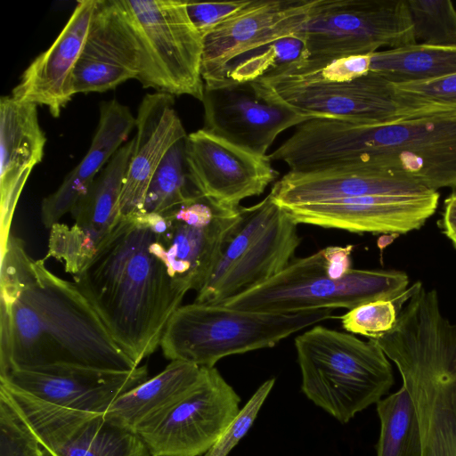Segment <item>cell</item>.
<instances>
[{"mask_svg":"<svg viewBox=\"0 0 456 456\" xmlns=\"http://www.w3.org/2000/svg\"><path fill=\"white\" fill-rule=\"evenodd\" d=\"M45 263L12 234L1 245L0 378L57 366L135 370L76 284Z\"/></svg>","mask_w":456,"mask_h":456,"instance_id":"1","label":"cell"},{"mask_svg":"<svg viewBox=\"0 0 456 456\" xmlns=\"http://www.w3.org/2000/svg\"><path fill=\"white\" fill-rule=\"evenodd\" d=\"M281 154L294 172L362 168L431 191L456 189V117L381 125L312 118L297 126Z\"/></svg>","mask_w":456,"mask_h":456,"instance_id":"2","label":"cell"},{"mask_svg":"<svg viewBox=\"0 0 456 456\" xmlns=\"http://www.w3.org/2000/svg\"><path fill=\"white\" fill-rule=\"evenodd\" d=\"M154 237L145 214L119 218L74 283L117 345L137 365L160 345L185 292L151 249Z\"/></svg>","mask_w":456,"mask_h":456,"instance_id":"3","label":"cell"},{"mask_svg":"<svg viewBox=\"0 0 456 456\" xmlns=\"http://www.w3.org/2000/svg\"><path fill=\"white\" fill-rule=\"evenodd\" d=\"M370 339L401 374L415 408L422 456H456V323L442 314L436 291L415 294L395 327Z\"/></svg>","mask_w":456,"mask_h":456,"instance_id":"4","label":"cell"},{"mask_svg":"<svg viewBox=\"0 0 456 456\" xmlns=\"http://www.w3.org/2000/svg\"><path fill=\"white\" fill-rule=\"evenodd\" d=\"M302 391L339 422L377 403L394 384L388 358L372 339L322 325L295 339Z\"/></svg>","mask_w":456,"mask_h":456,"instance_id":"5","label":"cell"},{"mask_svg":"<svg viewBox=\"0 0 456 456\" xmlns=\"http://www.w3.org/2000/svg\"><path fill=\"white\" fill-rule=\"evenodd\" d=\"M332 314L333 309L271 313L193 302L173 314L159 346L170 361L210 368L228 355L273 347Z\"/></svg>","mask_w":456,"mask_h":456,"instance_id":"6","label":"cell"},{"mask_svg":"<svg viewBox=\"0 0 456 456\" xmlns=\"http://www.w3.org/2000/svg\"><path fill=\"white\" fill-rule=\"evenodd\" d=\"M408 275L395 270L351 269L344 277L328 273L322 249L293 259L267 281L221 304L227 307L293 313L343 307L351 310L376 300H409L422 286L407 289Z\"/></svg>","mask_w":456,"mask_h":456,"instance_id":"7","label":"cell"},{"mask_svg":"<svg viewBox=\"0 0 456 456\" xmlns=\"http://www.w3.org/2000/svg\"><path fill=\"white\" fill-rule=\"evenodd\" d=\"M227 236L194 302L221 304L275 276L292 261L301 239L297 224L269 193L248 208Z\"/></svg>","mask_w":456,"mask_h":456,"instance_id":"8","label":"cell"},{"mask_svg":"<svg viewBox=\"0 0 456 456\" xmlns=\"http://www.w3.org/2000/svg\"><path fill=\"white\" fill-rule=\"evenodd\" d=\"M140 50L137 80L144 88L202 101L203 37L184 0H116Z\"/></svg>","mask_w":456,"mask_h":456,"instance_id":"9","label":"cell"},{"mask_svg":"<svg viewBox=\"0 0 456 456\" xmlns=\"http://www.w3.org/2000/svg\"><path fill=\"white\" fill-rule=\"evenodd\" d=\"M295 34L316 63L417 43L406 0H316Z\"/></svg>","mask_w":456,"mask_h":456,"instance_id":"10","label":"cell"},{"mask_svg":"<svg viewBox=\"0 0 456 456\" xmlns=\"http://www.w3.org/2000/svg\"><path fill=\"white\" fill-rule=\"evenodd\" d=\"M263 97L312 118L381 125L414 118L393 83L370 72L346 82L262 77L251 82Z\"/></svg>","mask_w":456,"mask_h":456,"instance_id":"11","label":"cell"},{"mask_svg":"<svg viewBox=\"0 0 456 456\" xmlns=\"http://www.w3.org/2000/svg\"><path fill=\"white\" fill-rule=\"evenodd\" d=\"M0 391L33 432L41 456H153L137 434L103 413L55 405L4 380Z\"/></svg>","mask_w":456,"mask_h":456,"instance_id":"12","label":"cell"},{"mask_svg":"<svg viewBox=\"0 0 456 456\" xmlns=\"http://www.w3.org/2000/svg\"><path fill=\"white\" fill-rule=\"evenodd\" d=\"M240 207H224L199 193L163 214L164 225L154 232L151 249L185 293L203 287L240 219Z\"/></svg>","mask_w":456,"mask_h":456,"instance_id":"13","label":"cell"},{"mask_svg":"<svg viewBox=\"0 0 456 456\" xmlns=\"http://www.w3.org/2000/svg\"><path fill=\"white\" fill-rule=\"evenodd\" d=\"M240 397L215 367L155 424L137 433L153 456H200L240 411Z\"/></svg>","mask_w":456,"mask_h":456,"instance_id":"14","label":"cell"},{"mask_svg":"<svg viewBox=\"0 0 456 456\" xmlns=\"http://www.w3.org/2000/svg\"><path fill=\"white\" fill-rule=\"evenodd\" d=\"M133 145V139L123 144L97 175L71 212L74 224L59 222L50 228L45 262L55 258L75 275L107 240L120 218L119 199Z\"/></svg>","mask_w":456,"mask_h":456,"instance_id":"15","label":"cell"},{"mask_svg":"<svg viewBox=\"0 0 456 456\" xmlns=\"http://www.w3.org/2000/svg\"><path fill=\"white\" fill-rule=\"evenodd\" d=\"M316 0H251L203 37L204 86L226 83L225 71L238 57L292 36L308 18Z\"/></svg>","mask_w":456,"mask_h":456,"instance_id":"16","label":"cell"},{"mask_svg":"<svg viewBox=\"0 0 456 456\" xmlns=\"http://www.w3.org/2000/svg\"><path fill=\"white\" fill-rule=\"evenodd\" d=\"M184 157L197 191L231 208L262 194L278 176L268 155L252 153L203 128L187 134Z\"/></svg>","mask_w":456,"mask_h":456,"instance_id":"17","label":"cell"},{"mask_svg":"<svg viewBox=\"0 0 456 456\" xmlns=\"http://www.w3.org/2000/svg\"><path fill=\"white\" fill-rule=\"evenodd\" d=\"M206 131L259 156L286 129L310 118L259 94L251 82L204 86Z\"/></svg>","mask_w":456,"mask_h":456,"instance_id":"18","label":"cell"},{"mask_svg":"<svg viewBox=\"0 0 456 456\" xmlns=\"http://www.w3.org/2000/svg\"><path fill=\"white\" fill-rule=\"evenodd\" d=\"M439 193L365 196L282 207L298 224L356 233L404 234L419 229L436 212Z\"/></svg>","mask_w":456,"mask_h":456,"instance_id":"19","label":"cell"},{"mask_svg":"<svg viewBox=\"0 0 456 456\" xmlns=\"http://www.w3.org/2000/svg\"><path fill=\"white\" fill-rule=\"evenodd\" d=\"M136 37L116 0H97L89 31L72 76L74 94L103 93L137 79Z\"/></svg>","mask_w":456,"mask_h":456,"instance_id":"20","label":"cell"},{"mask_svg":"<svg viewBox=\"0 0 456 456\" xmlns=\"http://www.w3.org/2000/svg\"><path fill=\"white\" fill-rule=\"evenodd\" d=\"M147 379L146 365L123 372L65 366L13 370L0 378L50 403L103 414L120 395Z\"/></svg>","mask_w":456,"mask_h":456,"instance_id":"21","label":"cell"},{"mask_svg":"<svg viewBox=\"0 0 456 456\" xmlns=\"http://www.w3.org/2000/svg\"><path fill=\"white\" fill-rule=\"evenodd\" d=\"M97 0L79 1L52 45L24 70L12 96L45 106L58 118L75 95L72 76L83 50Z\"/></svg>","mask_w":456,"mask_h":456,"instance_id":"22","label":"cell"},{"mask_svg":"<svg viewBox=\"0 0 456 456\" xmlns=\"http://www.w3.org/2000/svg\"><path fill=\"white\" fill-rule=\"evenodd\" d=\"M174 96L146 94L135 118L136 134L118 210L121 218L141 213L150 182L170 148L187 134L175 110Z\"/></svg>","mask_w":456,"mask_h":456,"instance_id":"23","label":"cell"},{"mask_svg":"<svg viewBox=\"0 0 456 456\" xmlns=\"http://www.w3.org/2000/svg\"><path fill=\"white\" fill-rule=\"evenodd\" d=\"M46 137L37 106L5 95L0 99L1 245L10 236L13 213L23 187L44 157Z\"/></svg>","mask_w":456,"mask_h":456,"instance_id":"24","label":"cell"},{"mask_svg":"<svg viewBox=\"0 0 456 456\" xmlns=\"http://www.w3.org/2000/svg\"><path fill=\"white\" fill-rule=\"evenodd\" d=\"M434 191L405 179L362 168L289 171L270 193L281 207L365 196L421 195Z\"/></svg>","mask_w":456,"mask_h":456,"instance_id":"25","label":"cell"},{"mask_svg":"<svg viewBox=\"0 0 456 456\" xmlns=\"http://www.w3.org/2000/svg\"><path fill=\"white\" fill-rule=\"evenodd\" d=\"M135 118L130 109L116 99L100 106V118L91 145L82 160L69 173L61 186L41 204V220L50 229L66 214L71 213L87 192L102 167L122 147Z\"/></svg>","mask_w":456,"mask_h":456,"instance_id":"26","label":"cell"},{"mask_svg":"<svg viewBox=\"0 0 456 456\" xmlns=\"http://www.w3.org/2000/svg\"><path fill=\"white\" fill-rule=\"evenodd\" d=\"M203 367L171 361L156 376L120 395L104 413L112 423L133 433L150 428L198 383Z\"/></svg>","mask_w":456,"mask_h":456,"instance_id":"27","label":"cell"},{"mask_svg":"<svg viewBox=\"0 0 456 456\" xmlns=\"http://www.w3.org/2000/svg\"><path fill=\"white\" fill-rule=\"evenodd\" d=\"M370 72L394 84L438 79L456 73V45L416 43L371 53Z\"/></svg>","mask_w":456,"mask_h":456,"instance_id":"28","label":"cell"},{"mask_svg":"<svg viewBox=\"0 0 456 456\" xmlns=\"http://www.w3.org/2000/svg\"><path fill=\"white\" fill-rule=\"evenodd\" d=\"M376 405L380 421L377 456H422L419 422L406 388L402 386Z\"/></svg>","mask_w":456,"mask_h":456,"instance_id":"29","label":"cell"},{"mask_svg":"<svg viewBox=\"0 0 456 456\" xmlns=\"http://www.w3.org/2000/svg\"><path fill=\"white\" fill-rule=\"evenodd\" d=\"M185 138L170 148L154 173L141 213L165 214L199 194L189 185L192 183L185 164Z\"/></svg>","mask_w":456,"mask_h":456,"instance_id":"30","label":"cell"},{"mask_svg":"<svg viewBox=\"0 0 456 456\" xmlns=\"http://www.w3.org/2000/svg\"><path fill=\"white\" fill-rule=\"evenodd\" d=\"M305 59V42L294 33L235 59L225 71V84L256 81Z\"/></svg>","mask_w":456,"mask_h":456,"instance_id":"31","label":"cell"},{"mask_svg":"<svg viewBox=\"0 0 456 456\" xmlns=\"http://www.w3.org/2000/svg\"><path fill=\"white\" fill-rule=\"evenodd\" d=\"M393 86L416 118L456 117V73L434 80Z\"/></svg>","mask_w":456,"mask_h":456,"instance_id":"32","label":"cell"},{"mask_svg":"<svg viewBox=\"0 0 456 456\" xmlns=\"http://www.w3.org/2000/svg\"><path fill=\"white\" fill-rule=\"evenodd\" d=\"M416 42L456 45V7L450 0H406Z\"/></svg>","mask_w":456,"mask_h":456,"instance_id":"33","label":"cell"},{"mask_svg":"<svg viewBox=\"0 0 456 456\" xmlns=\"http://www.w3.org/2000/svg\"><path fill=\"white\" fill-rule=\"evenodd\" d=\"M408 301L376 300L360 305L340 316L342 327L351 334L379 338L395 327L403 305Z\"/></svg>","mask_w":456,"mask_h":456,"instance_id":"34","label":"cell"},{"mask_svg":"<svg viewBox=\"0 0 456 456\" xmlns=\"http://www.w3.org/2000/svg\"><path fill=\"white\" fill-rule=\"evenodd\" d=\"M0 456H41L38 443L5 394L0 391Z\"/></svg>","mask_w":456,"mask_h":456,"instance_id":"35","label":"cell"},{"mask_svg":"<svg viewBox=\"0 0 456 456\" xmlns=\"http://www.w3.org/2000/svg\"><path fill=\"white\" fill-rule=\"evenodd\" d=\"M275 379L265 381L240 410L237 416L223 432L215 444L204 456H227L241 438L248 432L258 411L270 394Z\"/></svg>","mask_w":456,"mask_h":456,"instance_id":"36","label":"cell"},{"mask_svg":"<svg viewBox=\"0 0 456 456\" xmlns=\"http://www.w3.org/2000/svg\"><path fill=\"white\" fill-rule=\"evenodd\" d=\"M251 0L198 3L186 1L188 15L204 37L216 28L247 6Z\"/></svg>","mask_w":456,"mask_h":456,"instance_id":"37","label":"cell"},{"mask_svg":"<svg viewBox=\"0 0 456 456\" xmlns=\"http://www.w3.org/2000/svg\"><path fill=\"white\" fill-rule=\"evenodd\" d=\"M353 245L330 246L322 248L328 273L335 279L344 277L351 269Z\"/></svg>","mask_w":456,"mask_h":456,"instance_id":"38","label":"cell"},{"mask_svg":"<svg viewBox=\"0 0 456 456\" xmlns=\"http://www.w3.org/2000/svg\"><path fill=\"white\" fill-rule=\"evenodd\" d=\"M444 233L456 248V191L444 200V209L441 220Z\"/></svg>","mask_w":456,"mask_h":456,"instance_id":"39","label":"cell"},{"mask_svg":"<svg viewBox=\"0 0 456 456\" xmlns=\"http://www.w3.org/2000/svg\"><path fill=\"white\" fill-rule=\"evenodd\" d=\"M399 236L400 234L397 233L383 234L378 240V247L381 253L387 246L391 244Z\"/></svg>","mask_w":456,"mask_h":456,"instance_id":"40","label":"cell"}]
</instances>
